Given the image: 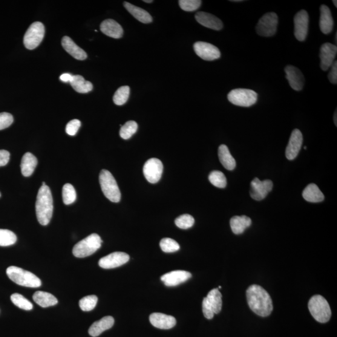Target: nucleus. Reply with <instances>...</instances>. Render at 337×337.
<instances>
[{"mask_svg": "<svg viewBox=\"0 0 337 337\" xmlns=\"http://www.w3.org/2000/svg\"><path fill=\"white\" fill-rule=\"evenodd\" d=\"M163 172L162 162L157 158H151L146 161L143 167V173L149 183H157L161 180Z\"/></svg>", "mask_w": 337, "mask_h": 337, "instance_id": "10", "label": "nucleus"}, {"mask_svg": "<svg viewBox=\"0 0 337 337\" xmlns=\"http://www.w3.org/2000/svg\"><path fill=\"white\" fill-rule=\"evenodd\" d=\"M72 77H73V75H71L70 73H65L63 74L62 76H60V80L65 83H70Z\"/></svg>", "mask_w": 337, "mask_h": 337, "instance_id": "48", "label": "nucleus"}, {"mask_svg": "<svg viewBox=\"0 0 337 337\" xmlns=\"http://www.w3.org/2000/svg\"><path fill=\"white\" fill-rule=\"evenodd\" d=\"M192 276L191 273L184 270H174L167 273L161 276V281L168 287L177 286L188 281Z\"/></svg>", "mask_w": 337, "mask_h": 337, "instance_id": "18", "label": "nucleus"}, {"mask_svg": "<svg viewBox=\"0 0 337 337\" xmlns=\"http://www.w3.org/2000/svg\"><path fill=\"white\" fill-rule=\"evenodd\" d=\"M333 3L334 5L335 6V7H337V4H336L337 2L336 1V0H333Z\"/></svg>", "mask_w": 337, "mask_h": 337, "instance_id": "51", "label": "nucleus"}, {"mask_svg": "<svg viewBox=\"0 0 337 337\" xmlns=\"http://www.w3.org/2000/svg\"><path fill=\"white\" fill-rule=\"evenodd\" d=\"M129 94H130V88L128 86H122L115 93L113 102L118 106L125 105L129 99Z\"/></svg>", "mask_w": 337, "mask_h": 337, "instance_id": "33", "label": "nucleus"}, {"mask_svg": "<svg viewBox=\"0 0 337 337\" xmlns=\"http://www.w3.org/2000/svg\"><path fill=\"white\" fill-rule=\"evenodd\" d=\"M320 28L325 34H330L333 29L334 22L330 8L327 6L322 5L321 7V18H320Z\"/></svg>", "mask_w": 337, "mask_h": 337, "instance_id": "22", "label": "nucleus"}, {"mask_svg": "<svg viewBox=\"0 0 337 337\" xmlns=\"http://www.w3.org/2000/svg\"><path fill=\"white\" fill-rule=\"evenodd\" d=\"M309 17L305 10L299 11L294 17V34L299 42H304L309 31Z\"/></svg>", "mask_w": 337, "mask_h": 337, "instance_id": "12", "label": "nucleus"}, {"mask_svg": "<svg viewBox=\"0 0 337 337\" xmlns=\"http://www.w3.org/2000/svg\"><path fill=\"white\" fill-rule=\"evenodd\" d=\"M45 33V26L41 22H36L29 27L24 36V45L28 50H33L42 43Z\"/></svg>", "mask_w": 337, "mask_h": 337, "instance_id": "8", "label": "nucleus"}, {"mask_svg": "<svg viewBox=\"0 0 337 337\" xmlns=\"http://www.w3.org/2000/svg\"><path fill=\"white\" fill-rule=\"evenodd\" d=\"M53 212V201L50 187L42 186L37 193L36 212L37 221L43 226H47L51 220Z\"/></svg>", "mask_w": 337, "mask_h": 337, "instance_id": "2", "label": "nucleus"}, {"mask_svg": "<svg viewBox=\"0 0 337 337\" xmlns=\"http://www.w3.org/2000/svg\"><path fill=\"white\" fill-rule=\"evenodd\" d=\"M62 44L63 48L75 59L84 60L87 58V54L86 52L80 48L70 37H63Z\"/></svg>", "mask_w": 337, "mask_h": 337, "instance_id": "24", "label": "nucleus"}, {"mask_svg": "<svg viewBox=\"0 0 337 337\" xmlns=\"http://www.w3.org/2000/svg\"><path fill=\"white\" fill-rule=\"evenodd\" d=\"M37 164V158L30 152H27L22 157L21 163L22 173L25 177L33 174Z\"/></svg>", "mask_w": 337, "mask_h": 337, "instance_id": "28", "label": "nucleus"}, {"mask_svg": "<svg viewBox=\"0 0 337 337\" xmlns=\"http://www.w3.org/2000/svg\"><path fill=\"white\" fill-rule=\"evenodd\" d=\"M124 6L129 13L143 24H148L152 22V17L151 14L143 8L137 7L136 6L126 2H124Z\"/></svg>", "mask_w": 337, "mask_h": 337, "instance_id": "25", "label": "nucleus"}, {"mask_svg": "<svg viewBox=\"0 0 337 337\" xmlns=\"http://www.w3.org/2000/svg\"><path fill=\"white\" fill-rule=\"evenodd\" d=\"M285 72L291 88L295 91H301L305 84L304 76L301 71L295 66L289 65L285 68Z\"/></svg>", "mask_w": 337, "mask_h": 337, "instance_id": "17", "label": "nucleus"}, {"mask_svg": "<svg viewBox=\"0 0 337 337\" xmlns=\"http://www.w3.org/2000/svg\"><path fill=\"white\" fill-rule=\"evenodd\" d=\"M137 124L133 121H129L122 126L120 129V136L124 140H129L136 133L137 130Z\"/></svg>", "mask_w": 337, "mask_h": 337, "instance_id": "34", "label": "nucleus"}, {"mask_svg": "<svg viewBox=\"0 0 337 337\" xmlns=\"http://www.w3.org/2000/svg\"><path fill=\"white\" fill-rule=\"evenodd\" d=\"M309 309L313 318L320 323H326L332 315L329 304L322 295H315L310 299Z\"/></svg>", "mask_w": 337, "mask_h": 337, "instance_id": "4", "label": "nucleus"}, {"mask_svg": "<svg viewBox=\"0 0 337 337\" xmlns=\"http://www.w3.org/2000/svg\"><path fill=\"white\" fill-rule=\"evenodd\" d=\"M273 183L270 180L261 181L255 177L250 183V196L255 201H262L272 191Z\"/></svg>", "mask_w": 337, "mask_h": 337, "instance_id": "11", "label": "nucleus"}, {"mask_svg": "<svg viewBox=\"0 0 337 337\" xmlns=\"http://www.w3.org/2000/svg\"><path fill=\"white\" fill-rule=\"evenodd\" d=\"M97 301H98V299L97 296L94 295L85 296L81 299L79 302L81 309L85 312L93 310L96 307Z\"/></svg>", "mask_w": 337, "mask_h": 337, "instance_id": "39", "label": "nucleus"}, {"mask_svg": "<svg viewBox=\"0 0 337 337\" xmlns=\"http://www.w3.org/2000/svg\"><path fill=\"white\" fill-rule=\"evenodd\" d=\"M10 152L6 150H0V167L5 166L9 162Z\"/></svg>", "mask_w": 337, "mask_h": 337, "instance_id": "47", "label": "nucleus"}, {"mask_svg": "<svg viewBox=\"0 0 337 337\" xmlns=\"http://www.w3.org/2000/svg\"><path fill=\"white\" fill-rule=\"evenodd\" d=\"M7 274L10 280L19 286L30 288H37L42 286L41 281L34 273L18 267H8Z\"/></svg>", "mask_w": 337, "mask_h": 337, "instance_id": "3", "label": "nucleus"}, {"mask_svg": "<svg viewBox=\"0 0 337 337\" xmlns=\"http://www.w3.org/2000/svg\"><path fill=\"white\" fill-rule=\"evenodd\" d=\"M302 195L305 201L312 203H321L325 199L323 193L315 184H310L305 187Z\"/></svg>", "mask_w": 337, "mask_h": 337, "instance_id": "27", "label": "nucleus"}, {"mask_svg": "<svg viewBox=\"0 0 337 337\" xmlns=\"http://www.w3.org/2000/svg\"><path fill=\"white\" fill-rule=\"evenodd\" d=\"M336 53V45L326 43L322 46L320 57H321V67L322 70L327 71L332 66L333 63L335 62Z\"/></svg>", "mask_w": 337, "mask_h": 337, "instance_id": "15", "label": "nucleus"}, {"mask_svg": "<svg viewBox=\"0 0 337 337\" xmlns=\"http://www.w3.org/2000/svg\"><path fill=\"white\" fill-rule=\"evenodd\" d=\"M331 70L328 74V80L332 84L336 85L337 83V62L335 61L331 66Z\"/></svg>", "mask_w": 337, "mask_h": 337, "instance_id": "46", "label": "nucleus"}, {"mask_svg": "<svg viewBox=\"0 0 337 337\" xmlns=\"http://www.w3.org/2000/svg\"><path fill=\"white\" fill-rule=\"evenodd\" d=\"M194 50L199 57L206 61H214L221 57V52L218 48L209 43H195Z\"/></svg>", "mask_w": 337, "mask_h": 337, "instance_id": "13", "label": "nucleus"}, {"mask_svg": "<svg viewBox=\"0 0 337 337\" xmlns=\"http://www.w3.org/2000/svg\"><path fill=\"white\" fill-rule=\"evenodd\" d=\"M200 0H180L179 1L181 9L186 11H194L201 7Z\"/></svg>", "mask_w": 337, "mask_h": 337, "instance_id": "42", "label": "nucleus"}, {"mask_svg": "<svg viewBox=\"0 0 337 337\" xmlns=\"http://www.w3.org/2000/svg\"><path fill=\"white\" fill-rule=\"evenodd\" d=\"M13 117L8 112H2L0 113V130L8 128L12 125Z\"/></svg>", "mask_w": 337, "mask_h": 337, "instance_id": "43", "label": "nucleus"}, {"mask_svg": "<svg viewBox=\"0 0 337 337\" xmlns=\"http://www.w3.org/2000/svg\"><path fill=\"white\" fill-rule=\"evenodd\" d=\"M230 103L241 107H250L257 102L258 94L249 89H233L227 96Z\"/></svg>", "mask_w": 337, "mask_h": 337, "instance_id": "7", "label": "nucleus"}, {"mask_svg": "<svg viewBox=\"0 0 337 337\" xmlns=\"http://www.w3.org/2000/svg\"><path fill=\"white\" fill-rule=\"evenodd\" d=\"M42 186H46V184H45V182H43V183H42Z\"/></svg>", "mask_w": 337, "mask_h": 337, "instance_id": "52", "label": "nucleus"}, {"mask_svg": "<svg viewBox=\"0 0 337 337\" xmlns=\"http://www.w3.org/2000/svg\"><path fill=\"white\" fill-rule=\"evenodd\" d=\"M194 219L189 214H183L175 220V224L179 228L187 229L191 228L194 224Z\"/></svg>", "mask_w": 337, "mask_h": 337, "instance_id": "41", "label": "nucleus"}, {"mask_svg": "<svg viewBox=\"0 0 337 337\" xmlns=\"http://www.w3.org/2000/svg\"><path fill=\"white\" fill-rule=\"evenodd\" d=\"M100 30L106 35L112 38H121L123 35V29L122 26L114 19L105 20L100 25Z\"/></svg>", "mask_w": 337, "mask_h": 337, "instance_id": "21", "label": "nucleus"}, {"mask_svg": "<svg viewBox=\"0 0 337 337\" xmlns=\"http://www.w3.org/2000/svg\"><path fill=\"white\" fill-rule=\"evenodd\" d=\"M149 321L154 327L160 329H171L176 324V320L174 316L161 313H152Z\"/></svg>", "mask_w": 337, "mask_h": 337, "instance_id": "19", "label": "nucleus"}, {"mask_svg": "<svg viewBox=\"0 0 337 337\" xmlns=\"http://www.w3.org/2000/svg\"><path fill=\"white\" fill-rule=\"evenodd\" d=\"M160 247L163 251L166 253H171L180 250V245L176 241L171 238H164L160 242Z\"/></svg>", "mask_w": 337, "mask_h": 337, "instance_id": "40", "label": "nucleus"}, {"mask_svg": "<svg viewBox=\"0 0 337 337\" xmlns=\"http://www.w3.org/2000/svg\"><path fill=\"white\" fill-rule=\"evenodd\" d=\"M336 37H337V33H336V35H335V42H336Z\"/></svg>", "mask_w": 337, "mask_h": 337, "instance_id": "53", "label": "nucleus"}, {"mask_svg": "<svg viewBox=\"0 0 337 337\" xmlns=\"http://www.w3.org/2000/svg\"><path fill=\"white\" fill-rule=\"evenodd\" d=\"M102 243L99 235L92 234L75 245L73 249V255L77 258L88 257L100 248Z\"/></svg>", "mask_w": 337, "mask_h": 337, "instance_id": "6", "label": "nucleus"}, {"mask_svg": "<svg viewBox=\"0 0 337 337\" xmlns=\"http://www.w3.org/2000/svg\"><path fill=\"white\" fill-rule=\"evenodd\" d=\"M195 18L199 24L212 30L219 31L223 28L221 20L211 13L200 11L195 14Z\"/></svg>", "mask_w": 337, "mask_h": 337, "instance_id": "20", "label": "nucleus"}, {"mask_svg": "<svg viewBox=\"0 0 337 337\" xmlns=\"http://www.w3.org/2000/svg\"><path fill=\"white\" fill-rule=\"evenodd\" d=\"M129 260V256L125 252H116L100 259L99 266L105 269H114L123 266Z\"/></svg>", "mask_w": 337, "mask_h": 337, "instance_id": "14", "label": "nucleus"}, {"mask_svg": "<svg viewBox=\"0 0 337 337\" xmlns=\"http://www.w3.org/2000/svg\"><path fill=\"white\" fill-rule=\"evenodd\" d=\"M203 312L204 316L207 319L211 320L214 316V313L213 312L211 308L209 307L206 301V298H204L203 301Z\"/></svg>", "mask_w": 337, "mask_h": 337, "instance_id": "45", "label": "nucleus"}, {"mask_svg": "<svg viewBox=\"0 0 337 337\" xmlns=\"http://www.w3.org/2000/svg\"><path fill=\"white\" fill-rule=\"evenodd\" d=\"M206 300L209 307L211 308L214 314L220 313L223 306L222 294L218 289H214L210 291L206 296Z\"/></svg>", "mask_w": 337, "mask_h": 337, "instance_id": "32", "label": "nucleus"}, {"mask_svg": "<svg viewBox=\"0 0 337 337\" xmlns=\"http://www.w3.org/2000/svg\"><path fill=\"white\" fill-rule=\"evenodd\" d=\"M219 158L223 166L227 170L232 171L235 168L236 162L226 145H222L219 148Z\"/></svg>", "mask_w": 337, "mask_h": 337, "instance_id": "29", "label": "nucleus"}, {"mask_svg": "<svg viewBox=\"0 0 337 337\" xmlns=\"http://www.w3.org/2000/svg\"><path fill=\"white\" fill-rule=\"evenodd\" d=\"M333 120H334V123H335V125L336 126H337V124H336V123H337V122H336V111H335V114H334Z\"/></svg>", "mask_w": 337, "mask_h": 337, "instance_id": "49", "label": "nucleus"}, {"mask_svg": "<svg viewBox=\"0 0 337 337\" xmlns=\"http://www.w3.org/2000/svg\"><path fill=\"white\" fill-rule=\"evenodd\" d=\"M99 180L102 191L106 198L112 203H119L122 195L116 181L111 172L108 170H102Z\"/></svg>", "mask_w": 337, "mask_h": 337, "instance_id": "5", "label": "nucleus"}, {"mask_svg": "<svg viewBox=\"0 0 337 337\" xmlns=\"http://www.w3.org/2000/svg\"><path fill=\"white\" fill-rule=\"evenodd\" d=\"M144 2L148 3V4H151V3L153 2V1H152V0H149V1H147V0H145Z\"/></svg>", "mask_w": 337, "mask_h": 337, "instance_id": "50", "label": "nucleus"}, {"mask_svg": "<svg viewBox=\"0 0 337 337\" xmlns=\"http://www.w3.org/2000/svg\"><path fill=\"white\" fill-rule=\"evenodd\" d=\"M209 180L212 185L218 188H225L227 186V180L223 172L214 171L209 175Z\"/></svg>", "mask_w": 337, "mask_h": 337, "instance_id": "36", "label": "nucleus"}, {"mask_svg": "<svg viewBox=\"0 0 337 337\" xmlns=\"http://www.w3.org/2000/svg\"><path fill=\"white\" fill-rule=\"evenodd\" d=\"M303 143V135L298 129L291 134L289 144L286 148V155L288 160H293L298 156Z\"/></svg>", "mask_w": 337, "mask_h": 337, "instance_id": "16", "label": "nucleus"}, {"mask_svg": "<svg viewBox=\"0 0 337 337\" xmlns=\"http://www.w3.org/2000/svg\"><path fill=\"white\" fill-rule=\"evenodd\" d=\"M114 324V319L112 316H105L92 324L88 331L89 334L93 337L99 336L105 331L110 329L113 326Z\"/></svg>", "mask_w": 337, "mask_h": 337, "instance_id": "23", "label": "nucleus"}, {"mask_svg": "<svg viewBox=\"0 0 337 337\" xmlns=\"http://www.w3.org/2000/svg\"><path fill=\"white\" fill-rule=\"evenodd\" d=\"M81 126V122L78 120H71L66 127V132L70 136H74L78 131Z\"/></svg>", "mask_w": 337, "mask_h": 337, "instance_id": "44", "label": "nucleus"}, {"mask_svg": "<svg viewBox=\"0 0 337 337\" xmlns=\"http://www.w3.org/2000/svg\"><path fill=\"white\" fill-rule=\"evenodd\" d=\"M304 149H305V150H306V149H307V147L305 146V148H304Z\"/></svg>", "mask_w": 337, "mask_h": 337, "instance_id": "54", "label": "nucleus"}, {"mask_svg": "<svg viewBox=\"0 0 337 337\" xmlns=\"http://www.w3.org/2000/svg\"><path fill=\"white\" fill-rule=\"evenodd\" d=\"M251 224V220L246 215L234 216L230 221V227L236 235L243 234Z\"/></svg>", "mask_w": 337, "mask_h": 337, "instance_id": "26", "label": "nucleus"}, {"mask_svg": "<svg viewBox=\"0 0 337 337\" xmlns=\"http://www.w3.org/2000/svg\"><path fill=\"white\" fill-rule=\"evenodd\" d=\"M278 16L273 12L265 14L259 19L256 31L259 35L264 37H271L276 33L278 25Z\"/></svg>", "mask_w": 337, "mask_h": 337, "instance_id": "9", "label": "nucleus"}, {"mask_svg": "<svg viewBox=\"0 0 337 337\" xmlns=\"http://www.w3.org/2000/svg\"><path fill=\"white\" fill-rule=\"evenodd\" d=\"M16 235L11 230L0 229V246L7 247L15 244Z\"/></svg>", "mask_w": 337, "mask_h": 337, "instance_id": "37", "label": "nucleus"}, {"mask_svg": "<svg viewBox=\"0 0 337 337\" xmlns=\"http://www.w3.org/2000/svg\"><path fill=\"white\" fill-rule=\"evenodd\" d=\"M246 296L250 309L257 315L265 318L272 313V299L262 287L258 285H252L247 290Z\"/></svg>", "mask_w": 337, "mask_h": 337, "instance_id": "1", "label": "nucleus"}, {"mask_svg": "<svg viewBox=\"0 0 337 337\" xmlns=\"http://www.w3.org/2000/svg\"><path fill=\"white\" fill-rule=\"evenodd\" d=\"M70 84L75 91L80 93H88L93 90V86L88 81H86L80 75H74L72 77Z\"/></svg>", "mask_w": 337, "mask_h": 337, "instance_id": "30", "label": "nucleus"}, {"mask_svg": "<svg viewBox=\"0 0 337 337\" xmlns=\"http://www.w3.org/2000/svg\"><path fill=\"white\" fill-rule=\"evenodd\" d=\"M11 301L19 309L25 310H30L33 309V305L31 302L19 293H16L11 295Z\"/></svg>", "mask_w": 337, "mask_h": 337, "instance_id": "35", "label": "nucleus"}, {"mask_svg": "<svg viewBox=\"0 0 337 337\" xmlns=\"http://www.w3.org/2000/svg\"><path fill=\"white\" fill-rule=\"evenodd\" d=\"M0 197H1V193H0Z\"/></svg>", "mask_w": 337, "mask_h": 337, "instance_id": "55", "label": "nucleus"}, {"mask_svg": "<svg viewBox=\"0 0 337 337\" xmlns=\"http://www.w3.org/2000/svg\"><path fill=\"white\" fill-rule=\"evenodd\" d=\"M33 301L43 308L53 306L57 304V299L50 293L37 291L34 293Z\"/></svg>", "mask_w": 337, "mask_h": 337, "instance_id": "31", "label": "nucleus"}, {"mask_svg": "<svg viewBox=\"0 0 337 337\" xmlns=\"http://www.w3.org/2000/svg\"><path fill=\"white\" fill-rule=\"evenodd\" d=\"M76 200V192L70 184H66L63 187V200L66 205L73 204Z\"/></svg>", "mask_w": 337, "mask_h": 337, "instance_id": "38", "label": "nucleus"}]
</instances>
